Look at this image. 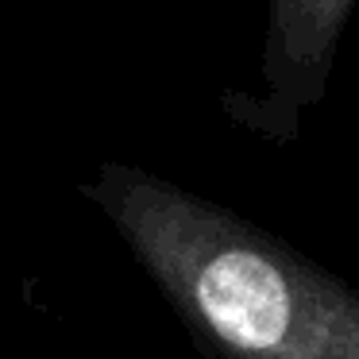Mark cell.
I'll return each instance as SVG.
<instances>
[{
	"label": "cell",
	"instance_id": "1",
	"mask_svg": "<svg viewBox=\"0 0 359 359\" xmlns=\"http://www.w3.org/2000/svg\"><path fill=\"white\" fill-rule=\"evenodd\" d=\"M101 205L212 359H359V290L263 224L143 170Z\"/></svg>",
	"mask_w": 359,
	"mask_h": 359
},
{
	"label": "cell",
	"instance_id": "2",
	"mask_svg": "<svg viewBox=\"0 0 359 359\" xmlns=\"http://www.w3.org/2000/svg\"><path fill=\"white\" fill-rule=\"evenodd\" d=\"M359 0H266L259 93H224L228 120L266 143H294L305 112L328 93L344 32Z\"/></svg>",
	"mask_w": 359,
	"mask_h": 359
}]
</instances>
